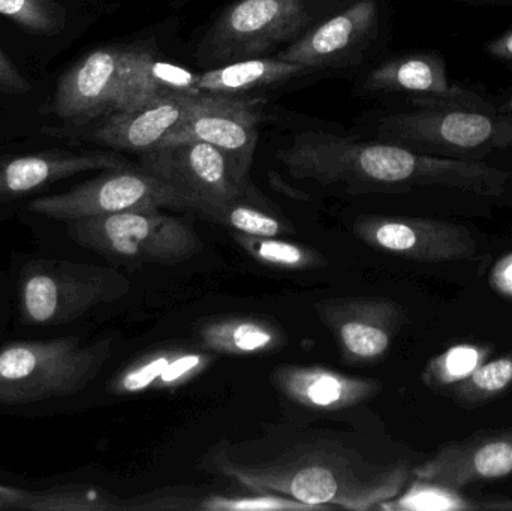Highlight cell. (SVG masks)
<instances>
[{"mask_svg":"<svg viewBox=\"0 0 512 511\" xmlns=\"http://www.w3.org/2000/svg\"><path fill=\"white\" fill-rule=\"evenodd\" d=\"M123 50L101 48L87 54L57 81L51 113L63 120L110 114L120 81Z\"/></svg>","mask_w":512,"mask_h":511,"instance_id":"obj_16","label":"cell"},{"mask_svg":"<svg viewBox=\"0 0 512 511\" xmlns=\"http://www.w3.org/2000/svg\"><path fill=\"white\" fill-rule=\"evenodd\" d=\"M505 111H508V113L512 114V98L510 99V101H508V104L505 105Z\"/></svg>","mask_w":512,"mask_h":511,"instance_id":"obj_36","label":"cell"},{"mask_svg":"<svg viewBox=\"0 0 512 511\" xmlns=\"http://www.w3.org/2000/svg\"><path fill=\"white\" fill-rule=\"evenodd\" d=\"M200 74L149 51L123 50L120 81L110 113L131 110L170 93H195Z\"/></svg>","mask_w":512,"mask_h":511,"instance_id":"obj_20","label":"cell"},{"mask_svg":"<svg viewBox=\"0 0 512 511\" xmlns=\"http://www.w3.org/2000/svg\"><path fill=\"white\" fill-rule=\"evenodd\" d=\"M129 290L131 282L117 270L66 260L29 261L18 279L21 317L33 326L72 323Z\"/></svg>","mask_w":512,"mask_h":511,"instance_id":"obj_5","label":"cell"},{"mask_svg":"<svg viewBox=\"0 0 512 511\" xmlns=\"http://www.w3.org/2000/svg\"><path fill=\"white\" fill-rule=\"evenodd\" d=\"M113 153L41 152L0 156V201L14 200L59 180L95 170L125 167Z\"/></svg>","mask_w":512,"mask_h":511,"instance_id":"obj_18","label":"cell"},{"mask_svg":"<svg viewBox=\"0 0 512 511\" xmlns=\"http://www.w3.org/2000/svg\"><path fill=\"white\" fill-rule=\"evenodd\" d=\"M487 51L499 59L512 60V30L490 42Z\"/></svg>","mask_w":512,"mask_h":511,"instance_id":"obj_33","label":"cell"},{"mask_svg":"<svg viewBox=\"0 0 512 511\" xmlns=\"http://www.w3.org/2000/svg\"><path fill=\"white\" fill-rule=\"evenodd\" d=\"M478 509L512 510V501H498V503H486L478 506Z\"/></svg>","mask_w":512,"mask_h":511,"instance_id":"obj_35","label":"cell"},{"mask_svg":"<svg viewBox=\"0 0 512 511\" xmlns=\"http://www.w3.org/2000/svg\"><path fill=\"white\" fill-rule=\"evenodd\" d=\"M372 92H408L421 108H463L496 111L492 104L471 90L448 83L445 62L429 54L399 57L373 69L364 81Z\"/></svg>","mask_w":512,"mask_h":511,"instance_id":"obj_14","label":"cell"},{"mask_svg":"<svg viewBox=\"0 0 512 511\" xmlns=\"http://www.w3.org/2000/svg\"><path fill=\"white\" fill-rule=\"evenodd\" d=\"M313 69L298 63L279 59L236 60L231 65L221 66L212 71L203 72L198 78L201 92L221 93V95H240L248 90L282 83L300 75L309 74Z\"/></svg>","mask_w":512,"mask_h":511,"instance_id":"obj_22","label":"cell"},{"mask_svg":"<svg viewBox=\"0 0 512 511\" xmlns=\"http://www.w3.org/2000/svg\"><path fill=\"white\" fill-rule=\"evenodd\" d=\"M234 240L254 258L255 261L280 269L304 270L319 266L322 258L318 252L298 243L286 242L277 237L245 236L233 234Z\"/></svg>","mask_w":512,"mask_h":511,"instance_id":"obj_27","label":"cell"},{"mask_svg":"<svg viewBox=\"0 0 512 511\" xmlns=\"http://www.w3.org/2000/svg\"><path fill=\"white\" fill-rule=\"evenodd\" d=\"M0 509H9L8 504H6L2 497H0Z\"/></svg>","mask_w":512,"mask_h":511,"instance_id":"obj_37","label":"cell"},{"mask_svg":"<svg viewBox=\"0 0 512 511\" xmlns=\"http://www.w3.org/2000/svg\"><path fill=\"white\" fill-rule=\"evenodd\" d=\"M512 474V428L483 431L442 446L432 458L412 468V476L462 489Z\"/></svg>","mask_w":512,"mask_h":511,"instance_id":"obj_13","label":"cell"},{"mask_svg":"<svg viewBox=\"0 0 512 511\" xmlns=\"http://www.w3.org/2000/svg\"><path fill=\"white\" fill-rule=\"evenodd\" d=\"M0 15L41 35H59L66 24V9L54 0H0Z\"/></svg>","mask_w":512,"mask_h":511,"instance_id":"obj_28","label":"cell"},{"mask_svg":"<svg viewBox=\"0 0 512 511\" xmlns=\"http://www.w3.org/2000/svg\"><path fill=\"white\" fill-rule=\"evenodd\" d=\"M30 89L32 84L0 48V92L5 95H24Z\"/></svg>","mask_w":512,"mask_h":511,"instance_id":"obj_32","label":"cell"},{"mask_svg":"<svg viewBox=\"0 0 512 511\" xmlns=\"http://www.w3.org/2000/svg\"><path fill=\"white\" fill-rule=\"evenodd\" d=\"M207 470L249 491L292 498L315 510H378L408 485V462L379 461L355 429L280 425L249 440L216 444Z\"/></svg>","mask_w":512,"mask_h":511,"instance_id":"obj_1","label":"cell"},{"mask_svg":"<svg viewBox=\"0 0 512 511\" xmlns=\"http://www.w3.org/2000/svg\"><path fill=\"white\" fill-rule=\"evenodd\" d=\"M209 365V354L161 351L120 372L111 383V390L117 395H135L147 390L176 389L197 378Z\"/></svg>","mask_w":512,"mask_h":511,"instance_id":"obj_21","label":"cell"},{"mask_svg":"<svg viewBox=\"0 0 512 511\" xmlns=\"http://www.w3.org/2000/svg\"><path fill=\"white\" fill-rule=\"evenodd\" d=\"M379 134L396 144L439 152L511 149L512 114L463 108H420L382 120Z\"/></svg>","mask_w":512,"mask_h":511,"instance_id":"obj_7","label":"cell"},{"mask_svg":"<svg viewBox=\"0 0 512 511\" xmlns=\"http://www.w3.org/2000/svg\"><path fill=\"white\" fill-rule=\"evenodd\" d=\"M141 167L170 185L182 198L185 210L195 215L248 194L224 153L203 141H183L143 153Z\"/></svg>","mask_w":512,"mask_h":511,"instance_id":"obj_8","label":"cell"},{"mask_svg":"<svg viewBox=\"0 0 512 511\" xmlns=\"http://www.w3.org/2000/svg\"><path fill=\"white\" fill-rule=\"evenodd\" d=\"M201 347L224 356H256L283 344V333L267 321L248 317L221 318L204 324Z\"/></svg>","mask_w":512,"mask_h":511,"instance_id":"obj_23","label":"cell"},{"mask_svg":"<svg viewBox=\"0 0 512 511\" xmlns=\"http://www.w3.org/2000/svg\"><path fill=\"white\" fill-rule=\"evenodd\" d=\"M295 179L351 191L444 186L480 197H502L508 171L474 159L436 158L396 143H369L325 132H301L277 153Z\"/></svg>","mask_w":512,"mask_h":511,"instance_id":"obj_2","label":"cell"},{"mask_svg":"<svg viewBox=\"0 0 512 511\" xmlns=\"http://www.w3.org/2000/svg\"><path fill=\"white\" fill-rule=\"evenodd\" d=\"M309 18L307 0H239L218 18L203 51L212 59H251L294 38Z\"/></svg>","mask_w":512,"mask_h":511,"instance_id":"obj_9","label":"cell"},{"mask_svg":"<svg viewBox=\"0 0 512 511\" xmlns=\"http://www.w3.org/2000/svg\"><path fill=\"white\" fill-rule=\"evenodd\" d=\"M487 351L474 345H459L433 359L424 372V381L430 386H448L459 383L483 365Z\"/></svg>","mask_w":512,"mask_h":511,"instance_id":"obj_30","label":"cell"},{"mask_svg":"<svg viewBox=\"0 0 512 511\" xmlns=\"http://www.w3.org/2000/svg\"><path fill=\"white\" fill-rule=\"evenodd\" d=\"M198 216L213 224L230 228L233 234H245V236L279 237L292 231V228L282 219L268 210L246 203L245 198L210 207Z\"/></svg>","mask_w":512,"mask_h":511,"instance_id":"obj_25","label":"cell"},{"mask_svg":"<svg viewBox=\"0 0 512 511\" xmlns=\"http://www.w3.org/2000/svg\"><path fill=\"white\" fill-rule=\"evenodd\" d=\"M195 510L203 511H259V510H315L292 498L277 494L254 492V495H210L197 503Z\"/></svg>","mask_w":512,"mask_h":511,"instance_id":"obj_31","label":"cell"},{"mask_svg":"<svg viewBox=\"0 0 512 511\" xmlns=\"http://www.w3.org/2000/svg\"><path fill=\"white\" fill-rule=\"evenodd\" d=\"M273 383L289 401L322 413L363 404L381 390L372 378L351 377L322 366H279Z\"/></svg>","mask_w":512,"mask_h":511,"instance_id":"obj_19","label":"cell"},{"mask_svg":"<svg viewBox=\"0 0 512 511\" xmlns=\"http://www.w3.org/2000/svg\"><path fill=\"white\" fill-rule=\"evenodd\" d=\"M316 312L351 362H375L385 356L405 318L402 306L376 296L324 300Z\"/></svg>","mask_w":512,"mask_h":511,"instance_id":"obj_12","label":"cell"},{"mask_svg":"<svg viewBox=\"0 0 512 511\" xmlns=\"http://www.w3.org/2000/svg\"><path fill=\"white\" fill-rule=\"evenodd\" d=\"M113 353V341L78 338L12 342L0 350V404L65 398L86 389Z\"/></svg>","mask_w":512,"mask_h":511,"instance_id":"obj_3","label":"cell"},{"mask_svg":"<svg viewBox=\"0 0 512 511\" xmlns=\"http://www.w3.org/2000/svg\"><path fill=\"white\" fill-rule=\"evenodd\" d=\"M478 509L459 489L448 488L430 480L417 479L393 500L385 501L378 510L385 511H463Z\"/></svg>","mask_w":512,"mask_h":511,"instance_id":"obj_26","label":"cell"},{"mask_svg":"<svg viewBox=\"0 0 512 511\" xmlns=\"http://www.w3.org/2000/svg\"><path fill=\"white\" fill-rule=\"evenodd\" d=\"M261 105L239 95L201 92L185 122L165 138L161 146L203 141L224 153L234 177L249 188V170L258 144Z\"/></svg>","mask_w":512,"mask_h":511,"instance_id":"obj_10","label":"cell"},{"mask_svg":"<svg viewBox=\"0 0 512 511\" xmlns=\"http://www.w3.org/2000/svg\"><path fill=\"white\" fill-rule=\"evenodd\" d=\"M183 209L180 195L146 168L113 170L75 186L63 194L36 198L29 210L54 221L69 222L90 216L110 215L129 210Z\"/></svg>","mask_w":512,"mask_h":511,"instance_id":"obj_6","label":"cell"},{"mask_svg":"<svg viewBox=\"0 0 512 511\" xmlns=\"http://www.w3.org/2000/svg\"><path fill=\"white\" fill-rule=\"evenodd\" d=\"M378 15L375 0H358L313 27L303 38L280 53L279 59L310 69L336 65L375 35Z\"/></svg>","mask_w":512,"mask_h":511,"instance_id":"obj_17","label":"cell"},{"mask_svg":"<svg viewBox=\"0 0 512 511\" xmlns=\"http://www.w3.org/2000/svg\"><path fill=\"white\" fill-rule=\"evenodd\" d=\"M354 233L373 249L427 263L469 260L478 251L469 230L439 219L360 216Z\"/></svg>","mask_w":512,"mask_h":511,"instance_id":"obj_11","label":"cell"},{"mask_svg":"<svg viewBox=\"0 0 512 511\" xmlns=\"http://www.w3.org/2000/svg\"><path fill=\"white\" fill-rule=\"evenodd\" d=\"M0 497L11 509L41 511H122L126 501L111 497L98 489L57 488L44 492H27L0 486Z\"/></svg>","mask_w":512,"mask_h":511,"instance_id":"obj_24","label":"cell"},{"mask_svg":"<svg viewBox=\"0 0 512 511\" xmlns=\"http://www.w3.org/2000/svg\"><path fill=\"white\" fill-rule=\"evenodd\" d=\"M200 95L170 93L131 110L110 113L93 131V140L126 152H152L185 122Z\"/></svg>","mask_w":512,"mask_h":511,"instance_id":"obj_15","label":"cell"},{"mask_svg":"<svg viewBox=\"0 0 512 511\" xmlns=\"http://www.w3.org/2000/svg\"><path fill=\"white\" fill-rule=\"evenodd\" d=\"M496 282L501 291L512 294V257L505 258L504 263L499 264L496 269Z\"/></svg>","mask_w":512,"mask_h":511,"instance_id":"obj_34","label":"cell"},{"mask_svg":"<svg viewBox=\"0 0 512 511\" xmlns=\"http://www.w3.org/2000/svg\"><path fill=\"white\" fill-rule=\"evenodd\" d=\"M512 384V357H501L478 366L454 386V398L465 404H481L501 395Z\"/></svg>","mask_w":512,"mask_h":511,"instance_id":"obj_29","label":"cell"},{"mask_svg":"<svg viewBox=\"0 0 512 511\" xmlns=\"http://www.w3.org/2000/svg\"><path fill=\"white\" fill-rule=\"evenodd\" d=\"M66 231L83 248L120 263H182L204 248L192 227L161 209L75 219L66 222Z\"/></svg>","mask_w":512,"mask_h":511,"instance_id":"obj_4","label":"cell"}]
</instances>
